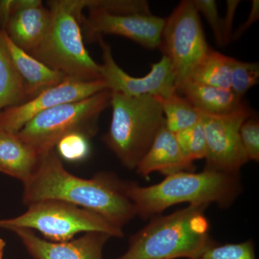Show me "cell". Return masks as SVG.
<instances>
[{"label": "cell", "instance_id": "cell-1", "mask_svg": "<svg viewBox=\"0 0 259 259\" xmlns=\"http://www.w3.org/2000/svg\"><path fill=\"white\" fill-rule=\"evenodd\" d=\"M23 202L59 200L100 214L122 228L136 217L125 190V182L113 174L100 172L90 180L69 173L55 149L44 153L36 171L24 182Z\"/></svg>", "mask_w": 259, "mask_h": 259}, {"label": "cell", "instance_id": "cell-2", "mask_svg": "<svg viewBox=\"0 0 259 259\" xmlns=\"http://www.w3.org/2000/svg\"><path fill=\"white\" fill-rule=\"evenodd\" d=\"M125 190L136 214L148 219L160 215L165 209L180 203L206 207L216 204L227 208L239 197L242 186L239 175L203 170L199 173L173 174L159 183L148 187L125 182Z\"/></svg>", "mask_w": 259, "mask_h": 259}, {"label": "cell", "instance_id": "cell-3", "mask_svg": "<svg viewBox=\"0 0 259 259\" xmlns=\"http://www.w3.org/2000/svg\"><path fill=\"white\" fill-rule=\"evenodd\" d=\"M206 206L189 205L157 215L131 236L128 249L117 259H193L214 243Z\"/></svg>", "mask_w": 259, "mask_h": 259}, {"label": "cell", "instance_id": "cell-4", "mask_svg": "<svg viewBox=\"0 0 259 259\" xmlns=\"http://www.w3.org/2000/svg\"><path fill=\"white\" fill-rule=\"evenodd\" d=\"M51 22L41 44L30 55L66 79L102 80L101 65L90 55L83 41L81 20L86 0L47 2Z\"/></svg>", "mask_w": 259, "mask_h": 259}, {"label": "cell", "instance_id": "cell-5", "mask_svg": "<svg viewBox=\"0 0 259 259\" xmlns=\"http://www.w3.org/2000/svg\"><path fill=\"white\" fill-rule=\"evenodd\" d=\"M112 119L104 141L120 163L136 169L164 125L161 105L152 95L112 93Z\"/></svg>", "mask_w": 259, "mask_h": 259}, {"label": "cell", "instance_id": "cell-6", "mask_svg": "<svg viewBox=\"0 0 259 259\" xmlns=\"http://www.w3.org/2000/svg\"><path fill=\"white\" fill-rule=\"evenodd\" d=\"M111 97L112 92L107 89L58 105L35 116L17 135L42 154L55 149L59 140L69 134L79 133L90 139L98 131L100 115L110 106Z\"/></svg>", "mask_w": 259, "mask_h": 259}, {"label": "cell", "instance_id": "cell-7", "mask_svg": "<svg viewBox=\"0 0 259 259\" xmlns=\"http://www.w3.org/2000/svg\"><path fill=\"white\" fill-rule=\"evenodd\" d=\"M23 214L0 221V228L36 230L49 241H71L75 235L100 232L111 237L124 236L122 228L115 226L100 214L59 200H44L29 204Z\"/></svg>", "mask_w": 259, "mask_h": 259}, {"label": "cell", "instance_id": "cell-8", "mask_svg": "<svg viewBox=\"0 0 259 259\" xmlns=\"http://www.w3.org/2000/svg\"><path fill=\"white\" fill-rule=\"evenodd\" d=\"M165 19L158 49L171 62L178 86L188 79L210 48L192 0L181 2Z\"/></svg>", "mask_w": 259, "mask_h": 259}, {"label": "cell", "instance_id": "cell-9", "mask_svg": "<svg viewBox=\"0 0 259 259\" xmlns=\"http://www.w3.org/2000/svg\"><path fill=\"white\" fill-rule=\"evenodd\" d=\"M199 113L207 141L204 170L239 175L242 167L248 162L241 144L240 127L255 112L245 102L238 110L228 115Z\"/></svg>", "mask_w": 259, "mask_h": 259}, {"label": "cell", "instance_id": "cell-10", "mask_svg": "<svg viewBox=\"0 0 259 259\" xmlns=\"http://www.w3.org/2000/svg\"><path fill=\"white\" fill-rule=\"evenodd\" d=\"M96 40L102 49V79L112 93L126 96L152 95L166 97L177 92V77L171 62L166 56L151 66V71L143 77H134L121 69L112 56L110 46L98 35Z\"/></svg>", "mask_w": 259, "mask_h": 259}, {"label": "cell", "instance_id": "cell-11", "mask_svg": "<svg viewBox=\"0 0 259 259\" xmlns=\"http://www.w3.org/2000/svg\"><path fill=\"white\" fill-rule=\"evenodd\" d=\"M89 10L88 16H82L81 20L88 38L96 40L98 35H119L150 50L161 45L165 18L152 13H112L93 8Z\"/></svg>", "mask_w": 259, "mask_h": 259}, {"label": "cell", "instance_id": "cell-12", "mask_svg": "<svg viewBox=\"0 0 259 259\" xmlns=\"http://www.w3.org/2000/svg\"><path fill=\"white\" fill-rule=\"evenodd\" d=\"M107 89L103 80L81 81L65 79L28 101L0 112V131L17 134L38 114L62 104L88 98Z\"/></svg>", "mask_w": 259, "mask_h": 259}, {"label": "cell", "instance_id": "cell-13", "mask_svg": "<svg viewBox=\"0 0 259 259\" xmlns=\"http://www.w3.org/2000/svg\"><path fill=\"white\" fill-rule=\"evenodd\" d=\"M51 12L40 0H12L3 30L15 46L31 54L47 35Z\"/></svg>", "mask_w": 259, "mask_h": 259}, {"label": "cell", "instance_id": "cell-14", "mask_svg": "<svg viewBox=\"0 0 259 259\" xmlns=\"http://www.w3.org/2000/svg\"><path fill=\"white\" fill-rule=\"evenodd\" d=\"M28 253L35 259H103L104 245L111 236L89 232L76 240L56 243L42 239L32 230L13 228Z\"/></svg>", "mask_w": 259, "mask_h": 259}, {"label": "cell", "instance_id": "cell-15", "mask_svg": "<svg viewBox=\"0 0 259 259\" xmlns=\"http://www.w3.org/2000/svg\"><path fill=\"white\" fill-rule=\"evenodd\" d=\"M193 168L194 163L187 161L181 151L175 134L164 124L136 170L141 177H147L153 172H160L166 177L178 172L191 171Z\"/></svg>", "mask_w": 259, "mask_h": 259}, {"label": "cell", "instance_id": "cell-16", "mask_svg": "<svg viewBox=\"0 0 259 259\" xmlns=\"http://www.w3.org/2000/svg\"><path fill=\"white\" fill-rule=\"evenodd\" d=\"M3 32L10 55L23 80L28 100L66 79L61 73L48 67L47 65L15 46L4 30Z\"/></svg>", "mask_w": 259, "mask_h": 259}, {"label": "cell", "instance_id": "cell-17", "mask_svg": "<svg viewBox=\"0 0 259 259\" xmlns=\"http://www.w3.org/2000/svg\"><path fill=\"white\" fill-rule=\"evenodd\" d=\"M42 155L17 134L0 131V172L24 183L36 171Z\"/></svg>", "mask_w": 259, "mask_h": 259}, {"label": "cell", "instance_id": "cell-18", "mask_svg": "<svg viewBox=\"0 0 259 259\" xmlns=\"http://www.w3.org/2000/svg\"><path fill=\"white\" fill-rule=\"evenodd\" d=\"M177 93L185 97L199 112L211 115L232 113L245 102L231 90L199 84L189 79L177 86Z\"/></svg>", "mask_w": 259, "mask_h": 259}, {"label": "cell", "instance_id": "cell-19", "mask_svg": "<svg viewBox=\"0 0 259 259\" xmlns=\"http://www.w3.org/2000/svg\"><path fill=\"white\" fill-rule=\"evenodd\" d=\"M28 100L23 80L15 68L0 28V112Z\"/></svg>", "mask_w": 259, "mask_h": 259}, {"label": "cell", "instance_id": "cell-20", "mask_svg": "<svg viewBox=\"0 0 259 259\" xmlns=\"http://www.w3.org/2000/svg\"><path fill=\"white\" fill-rule=\"evenodd\" d=\"M233 59L210 48L187 79L199 84L231 90Z\"/></svg>", "mask_w": 259, "mask_h": 259}, {"label": "cell", "instance_id": "cell-21", "mask_svg": "<svg viewBox=\"0 0 259 259\" xmlns=\"http://www.w3.org/2000/svg\"><path fill=\"white\" fill-rule=\"evenodd\" d=\"M155 97L161 105L165 126L174 134L195 125L200 120L198 110L177 92L168 97Z\"/></svg>", "mask_w": 259, "mask_h": 259}, {"label": "cell", "instance_id": "cell-22", "mask_svg": "<svg viewBox=\"0 0 259 259\" xmlns=\"http://www.w3.org/2000/svg\"><path fill=\"white\" fill-rule=\"evenodd\" d=\"M175 136L181 151L187 161L194 163L196 160L205 159L207 141L201 117L195 125L177 133Z\"/></svg>", "mask_w": 259, "mask_h": 259}, {"label": "cell", "instance_id": "cell-23", "mask_svg": "<svg viewBox=\"0 0 259 259\" xmlns=\"http://www.w3.org/2000/svg\"><path fill=\"white\" fill-rule=\"evenodd\" d=\"M259 65L256 62H246L233 58L231 74V90L243 99L250 89L258 84Z\"/></svg>", "mask_w": 259, "mask_h": 259}, {"label": "cell", "instance_id": "cell-24", "mask_svg": "<svg viewBox=\"0 0 259 259\" xmlns=\"http://www.w3.org/2000/svg\"><path fill=\"white\" fill-rule=\"evenodd\" d=\"M193 259H256L252 240L238 243L218 245L214 242Z\"/></svg>", "mask_w": 259, "mask_h": 259}, {"label": "cell", "instance_id": "cell-25", "mask_svg": "<svg viewBox=\"0 0 259 259\" xmlns=\"http://www.w3.org/2000/svg\"><path fill=\"white\" fill-rule=\"evenodd\" d=\"M90 138L86 135L74 133L64 136L56 145L59 157L70 162L86 159L90 153Z\"/></svg>", "mask_w": 259, "mask_h": 259}, {"label": "cell", "instance_id": "cell-26", "mask_svg": "<svg viewBox=\"0 0 259 259\" xmlns=\"http://www.w3.org/2000/svg\"><path fill=\"white\" fill-rule=\"evenodd\" d=\"M86 8L112 13H151L145 0H86Z\"/></svg>", "mask_w": 259, "mask_h": 259}, {"label": "cell", "instance_id": "cell-27", "mask_svg": "<svg viewBox=\"0 0 259 259\" xmlns=\"http://www.w3.org/2000/svg\"><path fill=\"white\" fill-rule=\"evenodd\" d=\"M241 144L248 161H259V122L256 114L250 116L240 127Z\"/></svg>", "mask_w": 259, "mask_h": 259}, {"label": "cell", "instance_id": "cell-28", "mask_svg": "<svg viewBox=\"0 0 259 259\" xmlns=\"http://www.w3.org/2000/svg\"><path fill=\"white\" fill-rule=\"evenodd\" d=\"M199 13H202L212 30L218 47H224L222 18L218 13V5L214 0H192Z\"/></svg>", "mask_w": 259, "mask_h": 259}, {"label": "cell", "instance_id": "cell-29", "mask_svg": "<svg viewBox=\"0 0 259 259\" xmlns=\"http://www.w3.org/2000/svg\"><path fill=\"white\" fill-rule=\"evenodd\" d=\"M240 3L241 1L238 0H228L226 2V15L222 18L224 46L228 45L231 41L233 22L236 16L237 8Z\"/></svg>", "mask_w": 259, "mask_h": 259}, {"label": "cell", "instance_id": "cell-30", "mask_svg": "<svg viewBox=\"0 0 259 259\" xmlns=\"http://www.w3.org/2000/svg\"><path fill=\"white\" fill-rule=\"evenodd\" d=\"M259 18V1L253 0L251 2V8L246 20L235 30L232 34L231 40L236 41L239 40L247 30H248L255 23L258 21Z\"/></svg>", "mask_w": 259, "mask_h": 259}, {"label": "cell", "instance_id": "cell-31", "mask_svg": "<svg viewBox=\"0 0 259 259\" xmlns=\"http://www.w3.org/2000/svg\"><path fill=\"white\" fill-rule=\"evenodd\" d=\"M5 247V242L4 240L0 238V259H3V253Z\"/></svg>", "mask_w": 259, "mask_h": 259}]
</instances>
